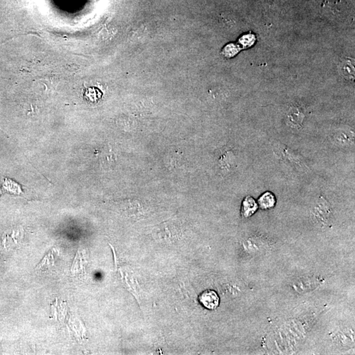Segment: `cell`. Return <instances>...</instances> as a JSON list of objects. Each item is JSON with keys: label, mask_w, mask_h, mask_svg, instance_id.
Instances as JSON below:
<instances>
[{"label": "cell", "mask_w": 355, "mask_h": 355, "mask_svg": "<svg viewBox=\"0 0 355 355\" xmlns=\"http://www.w3.org/2000/svg\"><path fill=\"white\" fill-rule=\"evenodd\" d=\"M199 301L206 308L215 310L219 306L220 298L217 292L206 290L199 296Z\"/></svg>", "instance_id": "obj_1"}, {"label": "cell", "mask_w": 355, "mask_h": 355, "mask_svg": "<svg viewBox=\"0 0 355 355\" xmlns=\"http://www.w3.org/2000/svg\"><path fill=\"white\" fill-rule=\"evenodd\" d=\"M276 203V199L275 195L271 192H265L262 195L258 200L260 207L263 210H270L275 207Z\"/></svg>", "instance_id": "obj_3"}, {"label": "cell", "mask_w": 355, "mask_h": 355, "mask_svg": "<svg viewBox=\"0 0 355 355\" xmlns=\"http://www.w3.org/2000/svg\"><path fill=\"white\" fill-rule=\"evenodd\" d=\"M342 75L344 76H354V67L351 62L345 61L342 62Z\"/></svg>", "instance_id": "obj_5"}, {"label": "cell", "mask_w": 355, "mask_h": 355, "mask_svg": "<svg viewBox=\"0 0 355 355\" xmlns=\"http://www.w3.org/2000/svg\"><path fill=\"white\" fill-rule=\"evenodd\" d=\"M305 116V112H304L303 109L296 107V108H291V110L289 111L288 120L291 124H294L295 126H300L302 124Z\"/></svg>", "instance_id": "obj_4"}, {"label": "cell", "mask_w": 355, "mask_h": 355, "mask_svg": "<svg viewBox=\"0 0 355 355\" xmlns=\"http://www.w3.org/2000/svg\"><path fill=\"white\" fill-rule=\"evenodd\" d=\"M258 210V204L253 197H245L241 206V215L245 218L249 217Z\"/></svg>", "instance_id": "obj_2"}]
</instances>
